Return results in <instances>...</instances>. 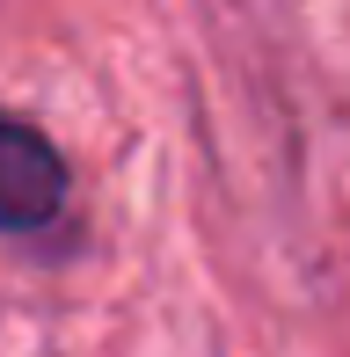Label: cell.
I'll return each instance as SVG.
<instances>
[{
	"instance_id": "cell-1",
	"label": "cell",
	"mask_w": 350,
	"mask_h": 357,
	"mask_svg": "<svg viewBox=\"0 0 350 357\" xmlns=\"http://www.w3.org/2000/svg\"><path fill=\"white\" fill-rule=\"evenodd\" d=\"M66 204V168L52 139H37L22 117H0V226H44Z\"/></svg>"
}]
</instances>
